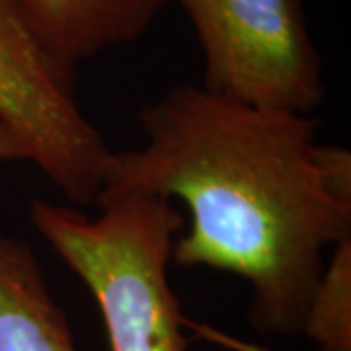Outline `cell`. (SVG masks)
<instances>
[{
	"instance_id": "obj_6",
	"label": "cell",
	"mask_w": 351,
	"mask_h": 351,
	"mask_svg": "<svg viewBox=\"0 0 351 351\" xmlns=\"http://www.w3.org/2000/svg\"><path fill=\"white\" fill-rule=\"evenodd\" d=\"M0 351H78L36 252L0 234Z\"/></svg>"
},
{
	"instance_id": "obj_5",
	"label": "cell",
	"mask_w": 351,
	"mask_h": 351,
	"mask_svg": "<svg viewBox=\"0 0 351 351\" xmlns=\"http://www.w3.org/2000/svg\"><path fill=\"white\" fill-rule=\"evenodd\" d=\"M39 36L75 66L138 39L168 0H25Z\"/></svg>"
},
{
	"instance_id": "obj_1",
	"label": "cell",
	"mask_w": 351,
	"mask_h": 351,
	"mask_svg": "<svg viewBox=\"0 0 351 351\" xmlns=\"http://www.w3.org/2000/svg\"><path fill=\"white\" fill-rule=\"evenodd\" d=\"M147 143L112 152L98 197L180 199L188 234L172 262L237 274L248 320L267 336L301 334L324 252L351 237V154L320 145L311 115L260 110L180 84L138 113Z\"/></svg>"
},
{
	"instance_id": "obj_7",
	"label": "cell",
	"mask_w": 351,
	"mask_h": 351,
	"mask_svg": "<svg viewBox=\"0 0 351 351\" xmlns=\"http://www.w3.org/2000/svg\"><path fill=\"white\" fill-rule=\"evenodd\" d=\"M302 334L324 351H351V237L339 240L324 265Z\"/></svg>"
},
{
	"instance_id": "obj_3",
	"label": "cell",
	"mask_w": 351,
	"mask_h": 351,
	"mask_svg": "<svg viewBox=\"0 0 351 351\" xmlns=\"http://www.w3.org/2000/svg\"><path fill=\"white\" fill-rule=\"evenodd\" d=\"M0 123L53 188L96 205L112 151L76 94V69L45 45L25 0H0Z\"/></svg>"
},
{
	"instance_id": "obj_9",
	"label": "cell",
	"mask_w": 351,
	"mask_h": 351,
	"mask_svg": "<svg viewBox=\"0 0 351 351\" xmlns=\"http://www.w3.org/2000/svg\"><path fill=\"white\" fill-rule=\"evenodd\" d=\"M318 351H324V350H318Z\"/></svg>"
},
{
	"instance_id": "obj_8",
	"label": "cell",
	"mask_w": 351,
	"mask_h": 351,
	"mask_svg": "<svg viewBox=\"0 0 351 351\" xmlns=\"http://www.w3.org/2000/svg\"><path fill=\"white\" fill-rule=\"evenodd\" d=\"M0 160H25L22 143L2 123H0Z\"/></svg>"
},
{
	"instance_id": "obj_2",
	"label": "cell",
	"mask_w": 351,
	"mask_h": 351,
	"mask_svg": "<svg viewBox=\"0 0 351 351\" xmlns=\"http://www.w3.org/2000/svg\"><path fill=\"white\" fill-rule=\"evenodd\" d=\"M90 219L34 199L29 223L92 293L110 351H188L182 308L168 281L186 219L172 201L141 193L98 197Z\"/></svg>"
},
{
	"instance_id": "obj_4",
	"label": "cell",
	"mask_w": 351,
	"mask_h": 351,
	"mask_svg": "<svg viewBox=\"0 0 351 351\" xmlns=\"http://www.w3.org/2000/svg\"><path fill=\"white\" fill-rule=\"evenodd\" d=\"M199 41L201 86L260 110L311 115L326 96L301 0H180Z\"/></svg>"
}]
</instances>
